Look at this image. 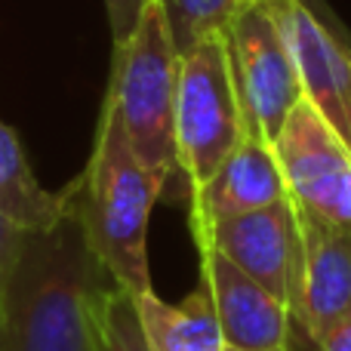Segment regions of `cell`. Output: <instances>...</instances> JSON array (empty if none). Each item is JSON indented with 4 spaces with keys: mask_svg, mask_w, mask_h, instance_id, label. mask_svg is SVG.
<instances>
[{
    "mask_svg": "<svg viewBox=\"0 0 351 351\" xmlns=\"http://www.w3.org/2000/svg\"><path fill=\"white\" fill-rule=\"evenodd\" d=\"M108 284L114 278L90 250L74 200L59 225L25 231L19 243L3 290L0 351H96L93 311Z\"/></svg>",
    "mask_w": 351,
    "mask_h": 351,
    "instance_id": "obj_1",
    "label": "cell"
},
{
    "mask_svg": "<svg viewBox=\"0 0 351 351\" xmlns=\"http://www.w3.org/2000/svg\"><path fill=\"white\" fill-rule=\"evenodd\" d=\"M164 188L133 154L114 108L102 105L93 158L77 179V216L90 250L130 296L152 293L148 222Z\"/></svg>",
    "mask_w": 351,
    "mask_h": 351,
    "instance_id": "obj_2",
    "label": "cell"
},
{
    "mask_svg": "<svg viewBox=\"0 0 351 351\" xmlns=\"http://www.w3.org/2000/svg\"><path fill=\"white\" fill-rule=\"evenodd\" d=\"M176 90L179 53L170 40L164 12L152 0L136 22V31L114 47L105 102L114 108L133 154L160 182L164 194L176 176Z\"/></svg>",
    "mask_w": 351,
    "mask_h": 351,
    "instance_id": "obj_3",
    "label": "cell"
},
{
    "mask_svg": "<svg viewBox=\"0 0 351 351\" xmlns=\"http://www.w3.org/2000/svg\"><path fill=\"white\" fill-rule=\"evenodd\" d=\"M176 176L167 194L185 200L225 164L243 136L225 37L213 34L179 56L176 90Z\"/></svg>",
    "mask_w": 351,
    "mask_h": 351,
    "instance_id": "obj_4",
    "label": "cell"
},
{
    "mask_svg": "<svg viewBox=\"0 0 351 351\" xmlns=\"http://www.w3.org/2000/svg\"><path fill=\"white\" fill-rule=\"evenodd\" d=\"M243 133L271 145L290 111L302 102L293 56L268 0H243L222 31Z\"/></svg>",
    "mask_w": 351,
    "mask_h": 351,
    "instance_id": "obj_5",
    "label": "cell"
},
{
    "mask_svg": "<svg viewBox=\"0 0 351 351\" xmlns=\"http://www.w3.org/2000/svg\"><path fill=\"white\" fill-rule=\"evenodd\" d=\"M271 148L293 204L351 228V148L305 99Z\"/></svg>",
    "mask_w": 351,
    "mask_h": 351,
    "instance_id": "obj_6",
    "label": "cell"
},
{
    "mask_svg": "<svg viewBox=\"0 0 351 351\" xmlns=\"http://www.w3.org/2000/svg\"><path fill=\"white\" fill-rule=\"evenodd\" d=\"M302 96L351 148V43L317 0H268Z\"/></svg>",
    "mask_w": 351,
    "mask_h": 351,
    "instance_id": "obj_7",
    "label": "cell"
},
{
    "mask_svg": "<svg viewBox=\"0 0 351 351\" xmlns=\"http://www.w3.org/2000/svg\"><path fill=\"white\" fill-rule=\"evenodd\" d=\"M191 234L197 250H213L225 256L231 265H237L243 274L284 299L290 311L296 308L302 234H299L296 204L290 197L247 216L206 225Z\"/></svg>",
    "mask_w": 351,
    "mask_h": 351,
    "instance_id": "obj_8",
    "label": "cell"
},
{
    "mask_svg": "<svg viewBox=\"0 0 351 351\" xmlns=\"http://www.w3.org/2000/svg\"><path fill=\"white\" fill-rule=\"evenodd\" d=\"M302 234L299 296L293 308L296 351H308L351 315V228L296 206Z\"/></svg>",
    "mask_w": 351,
    "mask_h": 351,
    "instance_id": "obj_9",
    "label": "cell"
},
{
    "mask_svg": "<svg viewBox=\"0 0 351 351\" xmlns=\"http://www.w3.org/2000/svg\"><path fill=\"white\" fill-rule=\"evenodd\" d=\"M197 284L210 293L228 348H296V324L284 299L213 250H197Z\"/></svg>",
    "mask_w": 351,
    "mask_h": 351,
    "instance_id": "obj_10",
    "label": "cell"
},
{
    "mask_svg": "<svg viewBox=\"0 0 351 351\" xmlns=\"http://www.w3.org/2000/svg\"><path fill=\"white\" fill-rule=\"evenodd\" d=\"M287 197H290V191H287L284 173L274 158V148L256 136L243 133L237 148L225 158V164L204 185L191 191L188 225H191V231H200L206 225L274 206Z\"/></svg>",
    "mask_w": 351,
    "mask_h": 351,
    "instance_id": "obj_11",
    "label": "cell"
},
{
    "mask_svg": "<svg viewBox=\"0 0 351 351\" xmlns=\"http://www.w3.org/2000/svg\"><path fill=\"white\" fill-rule=\"evenodd\" d=\"M77 185L49 191L37 182L19 136L0 121V213L19 231H47L71 213Z\"/></svg>",
    "mask_w": 351,
    "mask_h": 351,
    "instance_id": "obj_12",
    "label": "cell"
},
{
    "mask_svg": "<svg viewBox=\"0 0 351 351\" xmlns=\"http://www.w3.org/2000/svg\"><path fill=\"white\" fill-rule=\"evenodd\" d=\"M136 299L152 351H222L225 339L216 321L213 299L204 287H194L179 305H170L158 293H142Z\"/></svg>",
    "mask_w": 351,
    "mask_h": 351,
    "instance_id": "obj_13",
    "label": "cell"
},
{
    "mask_svg": "<svg viewBox=\"0 0 351 351\" xmlns=\"http://www.w3.org/2000/svg\"><path fill=\"white\" fill-rule=\"evenodd\" d=\"M164 12L176 53H188L204 37L222 34L243 0H154Z\"/></svg>",
    "mask_w": 351,
    "mask_h": 351,
    "instance_id": "obj_14",
    "label": "cell"
},
{
    "mask_svg": "<svg viewBox=\"0 0 351 351\" xmlns=\"http://www.w3.org/2000/svg\"><path fill=\"white\" fill-rule=\"evenodd\" d=\"M93 327H96V351H152L142 333L136 299L117 284H108L96 299Z\"/></svg>",
    "mask_w": 351,
    "mask_h": 351,
    "instance_id": "obj_15",
    "label": "cell"
},
{
    "mask_svg": "<svg viewBox=\"0 0 351 351\" xmlns=\"http://www.w3.org/2000/svg\"><path fill=\"white\" fill-rule=\"evenodd\" d=\"M148 3H152V0H105V12H108L114 47H121L136 31V22H139V16L145 12Z\"/></svg>",
    "mask_w": 351,
    "mask_h": 351,
    "instance_id": "obj_16",
    "label": "cell"
},
{
    "mask_svg": "<svg viewBox=\"0 0 351 351\" xmlns=\"http://www.w3.org/2000/svg\"><path fill=\"white\" fill-rule=\"evenodd\" d=\"M22 237H25V231H19L16 225L0 213V311H3V290H6V280H10L12 262H16V256H19Z\"/></svg>",
    "mask_w": 351,
    "mask_h": 351,
    "instance_id": "obj_17",
    "label": "cell"
},
{
    "mask_svg": "<svg viewBox=\"0 0 351 351\" xmlns=\"http://www.w3.org/2000/svg\"><path fill=\"white\" fill-rule=\"evenodd\" d=\"M308 351H351V315L342 317L336 327H330Z\"/></svg>",
    "mask_w": 351,
    "mask_h": 351,
    "instance_id": "obj_18",
    "label": "cell"
},
{
    "mask_svg": "<svg viewBox=\"0 0 351 351\" xmlns=\"http://www.w3.org/2000/svg\"><path fill=\"white\" fill-rule=\"evenodd\" d=\"M222 351H296V348H228L225 346Z\"/></svg>",
    "mask_w": 351,
    "mask_h": 351,
    "instance_id": "obj_19",
    "label": "cell"
}]
</instances>
